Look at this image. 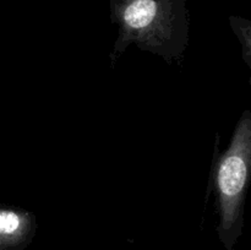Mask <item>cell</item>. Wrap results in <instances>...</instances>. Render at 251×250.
I'll list each match as a JSON object with an SVG mask.
<instances>
[{"instance_id": "6da1fadb", "label": "cell", "mask_w": 251, "mask_h": 250, "mask_svg": "<svg viewBox=\"0 0 251 250\" xmlns=\"http://www.w3.org/2000/svg\"><path fill=\"white\" fill-rule=\"evenodd\" d=\"M118 36L109 54L114 68L130 46L158 55L168 65L180 64L189 44L185 0H109Z\"/></svg>"}, {"instance_id": "7a4b0ae2", "label": "cell", "mask_w": 251, "mask_h": 250, "mask_svg": "<svg viewBox=\"0 0 251 250\" xmlns=\"http://www.w3.org/2000/svg\"><path fill=\"white\" fill-rule=\"evenodd\" d=\"M251 184V110L242 113L229 145L218 151V136L208 180L207 196L215 195L218 233L229 249L244 228L245 203Z\"/></svg>"}, {"instance_id": "3957f363", "label": "cell", "mask_w": 251, "mask_h": 250, "mask_svg": "<svg viewBox=\"0 0 251 250\" xmlns=\"http://www.w3.org/2000/svg\"><path fill=\"white\" fill-rule=\"evenodd\" d=\"M228 21L233 33L242 46V56L250 70L249 83L251 85V20L232 15Z\"/></svg>"}]
</instances>
